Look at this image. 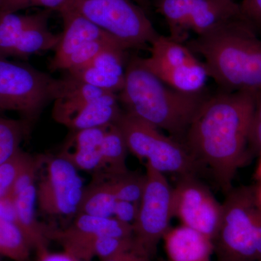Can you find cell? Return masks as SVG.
<instances>
[{
    "instance_id": "6da1fadb",
    "label": "cell",
    "mask_w": 261,
    "mask_h": 261,
    "mask_svg": "<svg viewBox=\"0 0 261 261\" xmlns=\"http://www.w3.org/2000/svg\"><path fill=\"white\" fill-rule=\"evenodd\" d=\"M255 94L222 91L206 97L183 140L199 168H207L226 193L250 156Z\"/></svg>"
},
{
    "instance_id": "7a4b0ae2",
    "label": "cell",
    "mask_w": 261,
    "mask_h": 261,
    "mask_svg": "<svg viewBox=\"0 0 261 261\" xmlns=\"http://www.w3.org/2000/svg\"><path fill=\"white\" fill-rule=\"evenodd\" d=\"M187 46L203 57L209 77L224 92L261 91V39L245 19L197 37Z\"/></svg>"
},
{
    "instance_id": "3957f363",
    "label": "cell",
    "mask_w": 261,
    "mask_h": 261,
    "mask_svg": "<svg viewBox=\"0 0 261 261\" xmlns=\"http://www.w3.org/2000/svg\"><path fill=\"white\" fill-rule=\"evenodd\" d=\"M123 111L167 132L183 143L196 113L207 97L168 87L132 57L127 63L124 84L118 94Z\"/></svg>"
},
{
    "instance_id": "277c9868",
    "label": "cell",
    "mask_w": 261,
    "mask_h": 261,
    "mask_svg": "<svg viewBox=\"0 0 261 261\" xmlns=\"http://www.w3.org/2000/svg\"><path fill=\"white\" fill-rule=\"evenodd\" d=\"M53 101V119L73 132L116 123L123 110L118 94L65 75Z\"/></svg>"
},
{
    "instance_id": "5b68a950",
    "label": "cell",
    "mask_w": 261,
    "mask_h": 261,
    "mask_svg": "<svg viewBox=\"0 0 261 261\" xmlns=\"http://www.w3.org/2000/svg\"><path fill=\"white\" fill-rule=\"evenodd\" d=\"M226 194L221 226L214 241L218 260L260 261L253 187L232 188Z\"/></svg>"
},
{
    "instance_id": "8992f818",
    "label": "cell",
    "mask_w": 261,
    "mask_h": 261,
    "mask_svg": "<svg viewBox=\"0 0 261 261\" xmlns=\"http://www.w3.org/2000/svg\"><path fill=\"white\" fill-rule=\"evenodd\" d=\"M128 152L162 173L195 175L198 166L183 143L159 128L123 111L116 122Z\"/></svg>"
},
{
    "instance_id": "52a82bcc",
    "label": "cell",
    "mask_w": 261,
    "mask_h": 261,
    "mask_svg": "<svg viewBox=\"0 0 261 261\" xmlns=\"http://www.w3.org/2000/svg\"><path fill=\"white\" fill-rule=\"evenodd\" d=\"M72 8L126 49H144L160 34L133 0H73Z\"/></svg>"
},
{
    "instance_id": "ba28073f",
    "label": "cell",
    "mask_w": 261,
    "mask_h": 261,
    "mask_svg": "<svg viewBox=\"0 0 261 261\" xmlns=\"http://www.w3.org/2000/svg\"><path fill=\"white\" fill-rule=\"evenodd\" d=\"M61 80L31 65L0 57V111L34 118L54 101Z\"/></svg>"
},
{
    "instance_id": "9c48e42d",
    "label": "cell",
    "mask_w": 261,
    "mask_h": 261,
    "mask_svg": "<svg viewBox=\"0 0 261 261\" xmlns=\"http://www.w3.org/2000/svg\"><path fill=\"white\" fill-rule=\"evenodd\" d=\"M146 185L137 219L132 224L133 251L152 260L170 228L173 187L164 173L146 163Z\"/></svg>"
},
{
    "instance_id": "30bf717a",
    "label": "cell",
    "mask_w": 261,
    "mask_h": 261,
    "mask_svg": "<svg viewBox=\"0 0 261 261\" xmlns=\"http://www.w3.org/2000/svg\"><path fill=\"white\" fill-rule=\"evenodd\" d=\"M149 51L148 57L139 59L160 80L184 93H203L208 72L188 46L170 36L159 35Z\"/></svg>"
},
{
    "instance_id": "8fae6325",
    "label": "cell",
    "mask_w": 261,
    "mask_h": 261,
    "mask_svg": "<svg viewBox=\"0 0 261 261\" xmlns=\"http://www.w3.org/2000/svg\"><path fill=\"white\" fill-rule=\"evenodd\" d=\"M152 3L166 20L170 37L181 42L190 32L200 37L233 20L245 19L236 0H152Z\"/></svg>"
},
{
    "instance_id": "7c38bea8",
    "label": "cell",
    "mask_w": 261,
    "mask_h": 261,
    "mask_svg": "<svg viewBox=\"0 0 261 261\" xmlns=\"http://www.w3.org/2000/svg\"><path fill=\"white\" fill-rule=\"evenodd\" d=\"M51 11L32 15L0 13V57L25 58L55 50L61 34L51 32L48 19Z\"/></svg>"
},
{
    "instance_id": "4fadbf2b",
    "label": "cell",
    "mask_w": 261,
    "mask_h": 261,
    "mask_svg": "<svg viewBox=\"0 0 261 261\" xmlns=\"http://www.w3.org/2000/svg\"><path fill=\"white\" fill-rule=\"evenodd\" d=\"M47 162L36 186L38 207L49 216H76L85 189L79 170L62 154L49 158Z\"/></svg>"
},
{
    "instance_id": "5bb4252c",
    "label": "cell",
    "mask_w": 261,
    "mask_h": 261,
    "mask_svg": "<svg viewBox=\"0 0 261 261\" xmlns=\"http://www.w3.org/2000/svg\"><path fill=\"white\" fill-rule=\"evenodd\" d=\"M173 216L184 226L193 228L214 241L223 216V205L195 175L180 176L173 188Z\"/></svg>"
},
{
    "instance_id": "9a60e30c",
    "label": "cell",
    "mask_w": 261,
    "mask_h": 261,
    "mask_svg": "<svg viewBox=\"0 0 261 261\" xmlns=\"http://www.w3.org/2000/svg\"><path fill=\"white\" fill-rule=\"evenodd\" d=\"M127 51L119 45L106 48L87 64L65 73L84 83L118 94L124 84Z\"/></svg>"
},
{
    "instance_id": "2e32d148",
    "label": "cell",
    "mask_w": 261,
    "mask_h": 261,
    "mask_svg": "<svg viewBox=\"0 0 261 261\" xmlns=\"http://www.w3.org/2000/svg\"><path fill=\"white\" fill-rule=\"evenodd\" d=\"M61 15L63 21V32L50 63L51 70L53 71L61 70L65 62L88 43L111 37L72 7Z\"/></svg>"
},
{
    "instance_id": "e0dca14e",
    "label": "cell",
    "mask_w": 261,
    "mask_h": 261,
    "mask_svg": "<svg viewBox=\"0 0 261 261\" xmlns=\"http://www.w3.org/2000/svg\"><path fill=\"white\" fill-rule=\"evenodd\" d=\"M132 225L116 218H102L79 214L75 221L64 229H49V238L60 244L84 243L102 237L132 238Z\"/></svg>"
},
{
    "instance_id": "ac0fdd59",
    "label": "cell",
    "mask_w": 261,
    "mask_h": 261,
    "mask_svg": "<svg viewBox=\"0 0 261 261\" xmlns=\"http://www.w3.org/2000/svg\"><path fill=\"white\" fill-rule=\"evenodd\" d=\"M163 240L169 261H211L214 251L211 239L184 225L170 228Z\"/></svg>"
},
{
    "instance_id": "d6986e66",
    "label": "cell",
    "mask_w": 261,
    "mask_h": 261,
    "mask_svg": "<svg viewBox=\"0 0 261 261\" xmlns=\"http://www.w3.org/2000/svg\"><path fill=\"white\" fill-rule=\"evenodd\" d=\"M17 226L28 240L33 250L47 248L49 245V228L38 221L36 214L37 187L32 185L15 197Z\"/></svg>"
},
{
    "instance_id": "ffe728a7",
    "label": "cell",
    "mask_w": 261,
    "mask_h": 261,
    "mask_svg": "<svg viewBox=\"0 0 261 261\" xmlns=\"http://www.w3.org/2000/svg\"><path fill=\"white\" fill-rule=\"evenodd\" d=\"M94 181L84 189L78 214L97 217L111 218L114 216L117 200L111 180L106 175L97 173Z\"/></svg>"
},
{
    "instance_id": "44dd1931",
    "label": "cell",
    "mask_w": 261,
    "mask_h": 261,
    "mask_svg": "<svg viewBox=\"0 0 261 261\" xmlns=\"http://www.w3.org/2000/svg\"><path fill=\"white\" fill-rule=\"evenodd\" d=\"M103 163L102 174L116 176L128 171L126 166L128 149L121 130L116 123L108 125L99 147Z\"/></svg>"
},
{
    "instance_id": "7402d4cb",
    "label": "cell",
    "mask_w": 261,
    "mask_h": 261,
    "mask_svg": "<svg viewBox=\"0 0 261 261\" xmlns=\"http://www.w3.org/2000/svg\"><path fill=\"white\" fill-rule=\"evenodd\" d=\"M32 247L16 225L0 218V256L29 261Z\"/></svg>"
},
{
    "instance_id": "603a6c76",
    "label": "cell",
    "mask_w": 261,
    "mask_h": 261,
    "mask_svg": "<svg viewBox=\"0 0 261 261\" xmlns=\"http://www.w3.org/2000/svg\"><path fill=\"white\" fill-rule=\"evenodd\" d=\"M107 176L112 184L117 200L140 203L145 188L146 173L128 171L116 176Z\"/></svg>"
},
{
    "instance_id": "cb8c5ba5",
    "label": "cell",
    "mask_w": 261,
    "mask_h": 261,
    "mask_svg": "<svg viewBox=\"0 0 261 261\" xmlns=\"http://www.w3.org/2000/svg\"><path fill=\"white\" fill-rule=\"evenodd\" d=\"M23 135L20 122L0 117V165L20 150Z\"/></svg>"
},
{
    "instance_id": "d4e9b609",
    "label": "cell",
    "mask_w": 261,
    "mask_h": 261,
    "mask_svg": "<svg viewBox=\"0 0 261 261\" xmlns=\"http://www.w3.org/2000/svg\"><path fill=\"white\" fill-rule=\"evenodd\" d=\"M130 250H133L132 238L102 237L98 238L92 244L90 249V257L92 260L94 257H97L100 261H103L122 252Z\"/></svg>"
},
{
    "instance_id": "484cf974",
    "label": "cell",
    "mask_w": 261,
    "mask_h": 261,
    "mask_svg": "<svg viewBox=\"0 0 261 261\" xmlns=\"http://www.w3.org/2000/svg\"><path fill=\"white\" fill-rule=\"evenodd\" d=\"M73 0H0V13H16L31 8H42L61 14L72 6Z\"/></svg>"
},
{
    "instance_id": "4316f807",
    "label": "cell",
    "mask_w": 261,
    "mask_h": 261,
    "mask_svg": "<svg viewBox=\"0 0 261 261\" xmlns=\"http://www.w3.org/2000/svg\"><path fill=\"white\" fill-rule=\"evenodd\" d=\"M32 158L20 149L13 157L0 165V197L10 192L18 173Z\"/></svg>"
},
{
    "instance_id": "83f0119b",
    "label": "cell",
    "mask_w": 261,
    "mask_h": 261,
    "mask_svg": "<svg viewBox=\"0 0 261 261\" xmlns=\"http://www.w3.org/2000/svg\"><path fill=\"white\" fill-rule=\"evenodd\" d=\"M40 159L32 157L25 167L18 173L15 178L13 186L10 189L8 195L15 198L20 192L29 188V187L35 185L38 172L40 168Z\"/></svg>"
},
{
    "instance_id": "f1b7e54d",
    "label": "cell",
    "mask_w": 261,
    "mask_h": 261,
    "mask_svg": "<svg viewBox=\"0 0 261 261\" xmlns=\"http://www.w3.org/2000/svg\"><path fill=\"white\" fill-rule=\"evenodd\" d=\"M250 153L259 154L261 152V91L255 94V107L249 138Z\"/></svg>"
},
{
    "instance_id": "f546056e",
    "label": "cell",
    "mask_w": 261,
    "mask_h": 261,
    "mask_svg": "<svg viewBox=\"0 0 261 261\" xmlns=\"http://www.w3.org/2000/svg\"><path fill=\"white\" fill-rule=\"evenodd\" d=\"M242 14L255 30L261 31V0H241Z\"/></svg>"
},
{
    "instance_id": "4dcf8cb0",
    "label": "cell",
    "mask_w": 261,
    "mask_h": 261,
    "mask_svg": "<svg viewBox=\"0 0 261 261\" xmlns=\"http://www.w3.org/2000/svg\"><path fill=\"white\" fill-rule=\"evenodd\" d=\"M140 203L118 200L115 207L114 216L118 221L132 225L137 219Z\"/></svg>"
},
{
    "instance_id": "1f68e13d",
    "label": "cell",
    "mask_w": 261,
    "mask_h": 261,
    "mask_svg": "<svg viewBox=\"0 0 261 261\" xmlns=\"http://www.w3.org/2000/svg\"><path fill=\"white\" fill-rule=\"evenodd\" d=\"M0 218L17 226L15 199L8 194L0 197Z\"/></svg>"
},
{
    "instance_id": "d6a6232c",
    "label": "cell",
    "mask_w": 261,
    "mask_h": 261,
    "mask_svg": "<svg viewBox=\"0 0 261 261\" xmlns=\"http://www.w3.org/2000/svg\"><path fill=\"white\" fill-rule=\"evenodd\" d=\"M37 253V261H83L65 250L63 252H51L48 247L38 250Z\"/></svg>"
},
{
    "instance_id": "836d02e7",
    "label": "cell",
    "mask_w": 261,
    "mask_h": 261,
    "mask_svg": "<svg viewBox=\"0 0 261 261\" xmlns=\"http://www.w3.org/2000/svg\"><path fill=\"white\" fill-rule=\"evenodd\" d=\"M142 257L143 256L138 255L133 250H130V251L122 252L121 254H118V255L103 261H139Z\"/></svg>"
},
{
    "instance_id": "e575fe53",
    "label": "cell",
    "mask_w": 261,
    "mask_h": 261,
    "mask_svg": "<svg viewBox=\"0 0 261 261\" xmlns=\"http://www.w3.org/2000/svg\"><path fill=\"white\" fill-rule=\"evenodd\" d=\"M254 195L257 207L261 210V184L257 187H253Z\"/></svg>"
},
{
    "instance_id": "d590c367",
    "label": "cell",
    "mask_w": 261,
    "mask_h": 261,
    "mask_svg": "<svg viewBox=\"0 0 261 261\" xmlns=\"http://www.w3.org/2000/svg\"><path fill=\"white\" fill-rule=\"evenodd\" d=\"M133 1L145 10L146 13L150 8L151 3H152V0H133Z\"/></svg>"
},
{
    "instance_id": "8d00e7d4",
    "label": "cell",
    "mask_w": 261,
    "mask_h": 261,
    "mask_svg": "<svg viewBox=\"0 0 261 261\" xmlns=\"http://www.w3.org/2000/svg\"><path fill=\"white\" fill-rule=\"evenodd\" d=\"M258 154L260 155V159H259L258 164H257L255 176H256L257 179L261 184V152Z\"/></svg>"
},
{
    "instance_id": "74e56055",
    "label": "cell",
    "mask_w": 261,
    "mask_h": 261,
    "mask_svg": "<svg viewBox=\"0 0 261 261\" xmlns=\"http://www.w3.org/2000/svg\"><path fill=\"white\" fill-rule=\"evenodd\" d=\"M139 261H152V260H151V259L147 258V257H143Z\"/></svg>"
},
{
    "instance_id": "f35d334b",
    "label": "cell",
    "mask_w": 261,
    "mask_h": 261,
    "mask_svg": "<svg viewBox=\"0 0 261 261\" xmlns=\"http://www.w3.org/2000/svg\"><path fill=\"white\" fill-rule=\"evenodd\" d=\"M160 261H165V260H160Z\"/></svg>"
},
{
    "instance_id": "ab89813d",
    "label": "cell",
    "mask_w": 261,
    "mask_h": 261,
    "mask_svg": "<svg viewBox=\"0 0 261 261\" xmlns=\"http://www.w3.org/2000/svg\"><path fill=\"white\" fill-rule=\"evenodd\" d=\"M261 261V260H260Z\"/></svg>"
}]
</instances>
